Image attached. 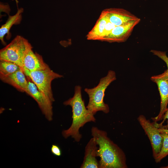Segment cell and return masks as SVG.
Masks as SVG:
<instances>
[{"label": "cell", "mask_w": 168, "mask_h": 168, "mask_svg": "<svg viewBox=\"0 0 168 168\" xmlns=\"http://www.w3.org/2000/svg\"><path fill=\"white\" fill-rule=\"evenodd\" d=\"M160 132L163 138V140L161 150L154 158L156 163L160 162L168 155V134L163 132Z\"/></svg>", "instance_id": "e0dca14e"}, {"label": "cell", "mask_w": 168, "mask_h": 168, "mask_svg": "<svg viewBox=\"0 0 168 168\" xmlns=\"http://www.w3.org/2000/svg\"><path fill=\"white\" fill-rule=\"evenodd\" d=\"M150 52L153 54L157 56L165 62L167 67L166 71L168 72V57L166 54V52L155 50H152Z\"/></svg>", "instance_id": "d6986e66"}, {"label": "cell", "mask_w": 168, "mask_h": 168, "mask_svg": "<svg viewBox=\"0 0 168 168\" xmlns=\"http://www.w3.org/2000/svg\"><path fill=\"white\" fill-rule=\"evenodd\" d=\"M27 94L37 102L39 108L46 118L49 121L53 119L52 102L40 92L36 85L29 80Z\"/></svg>", "instance_id": "ba28073f"}, {"label": "cell", "mask_w": 168, "mask_h": 168, "mask_svg": "<svg viewBox=\"0 0 168 168\" xmlns=\"http://www.w3.org/2000/svg\"><path fill=\"white\" fill-rule=\"evenodd\" d=\"M162 122L160 124L157 122H153L154 125L158 128H161L168 129V108L165 113Z\"/></svg>", "instance_id": "ac0fdd59"}, {"label": "cell", "mask_w": 168, "mask_h": 168, "mask_svg": "<svg viewBox=\"0 0 168 168\" xmlns=\"http://www.w3.org/2000/svg\"><path fill=\"white\" fill-rule=\"evenodd\" d=\"M32 47L28 40L20 35L16 36L0 51V60L10 62L18 65L22 70L23 60Z\"/></svg>", "instance_id": "277c9868"}, {"label": "cell", "mask_w": 168, "mask_h": 168, "mask_svg": "<svg viewBox=\"0 0 168 168\" xmlns=\"http://www.w3.org/2000/svg\"><path fill=\"white\" fill-rule=\"evenodd\" d=\"M137 119L147 136L152 148L153 156L155 158L160 152L162 147L163 138L158 130L150 120L143 115H140Z\"/></svg>", "instance_id": "8992f818"}, {"label": "cell", "mask_w": 168, "mask_h": 168, "mask_svg": "<svg viewBox=\"0 0 168 168\" xmlns=\"http://www.w3.org/2000/svg\"><path fill=\"white\" fill-rule=\"evenodd\" d=\"M116 79L115 72L109 70L106 76L100 79L97 86L93 88L85 89L89 97L86 107L94 115L100 111L105 114L109 112V106L104 101L105 92L108 86Z\"/></svg>", "instance_id": "3957f363"}, {"label": "cell", "mask_w": 168, "mask_h": 168, "mask_svg": "<svg viewBox=\"0 0 168 168\" xmlns=\"http://www.w3.org/2000/svg\"><path fill=\"white\" fill-rule=\"evenodd\" d=\"M23 12V8L18 9L17 12L14 15L9 16L6 22L1 26L0 28V39L2 44H5L4 36L6 34L8 33L12 26L14 24L20 23Z\"/></svg>", "instance_id": "9a60e30c"}, {"label": "cell", "mask_w": 168, "mask_h": 168, "mask_svg": "<svg viewBox=\"0 0 168 168\" xmlns=\"http://www.w3.org/2000/svg\"><path fill=\"white\" fill-rule=\"evenodd\" d=\"M25 74L29 77L39 90L52 102L54 101L51 88V82L55 79L63 77L50 69L48 66L46 68L32 72L24 70Z\"/></svg>", "instance_id": "5b68a950"}, {"label": "cell", "mask_w": 168, "mask_h": 168, "mask_svg": "<svg viewBox=\"0 0 168 168\" xmlns=\"http://www.w3.org/2000/svg\"><path fill=\"white\" fill-rule=\"evenodd\" d=\"M97 146L94 138H92L85 147L83 160L80 168H99V163L96 158L98 157Z\"/></svg>", "instance_id": "7c38bea8"}, {"label": "cell", "mask_w": 168, "mask_h": 168, "mask_svg": "<svg viewBox=\"0 0 168 168\" xmlns=\"http://www.w3.org/2000/svg\"><path fill=\"white\" fill-rule=\"evenodd\" d=\"M63 104L69 105L72 108V122L71 126L62 133L63 137L67 138L69 137L73 138L76 142H79L82 138L79 129L86 124L95 122L94 115L85 106L82 95V87L77 85L75 86L73 96L65 101Z\"/></svg>", "instance_id": "7a4b0ae2"}, {"label": "cell", "mask_w": 168, "mask_h": 168, "mask_svg": "<svg viewBox=\"0 0 168 168\" xmlns=\"http://www.w3.org/2000/svg\"><path fill=\"white\" fill-rule=\"evenodd\" d=\"M151 80L157 86L161 97L160 110L158 115L152 119L154 122L162 119L167 109L168 104V72L166 70L162 73L151 77Z\"/></svg>", "instance_id": "52a82bcc"}, {"label": "cell", "mask_w": 168, "mask_h": 168, "mask_svg": "<svg viewBox=\"0 0 168 168\" xmlns=\"http://www.w3.org/2000/svg\"><path fill=\"white\" fill-rule=\"evenodd\" d=\"M108 20L106 13L103 11L93 28L86 35V39L102 41L104 37L106 25Z\"/></svg>", "instance_id": "5bb4252c"}, {"label": "cell", "mask_w": 168, "mask_h": 168, "mask_svg": "<svg viewBox=\"0 0 168 168\" xmlns=\"http://www.w3.org/2000/svg\"><path fill=\"white\" fill-rule=\"evenodd\" d=\"M91 135L98 146L97 156L100 157L99 168H127L125 154L108 137L107 132L96 127L91 130Z\"/></svg>", "instance_id": "6da1fadb"}, {"label": "cell", "mask_w": 168, "mask_h": 168, "mask_svg": "<svg viewBox=\"0 0 168 168\" xmlns=\"http://www.w3.org/2000/svg\"><path fill=\"white\" fill-rule=\"evenodd\" d=\"M161 168H168V165L167 166H166L161 167Z\"/></svg>", "instance_id": "7402d4cb"}, {"label": "cell", "mask_w": 168, "mask_h": 168, "mask_svg": "<svg viewBox=\"0 0 168 168\" xmlns=\"http://www.w3.org/2000/svg\"><path fill=\"white\" fill-rule=\"evenodd\" d=\"M158 130L160 132H163L168 134V129L159 128H158Z\"/></svg>", "instance_id": "44dd1931"}, {"label": "cell", "mask_w": 168, "mask_h": 168, "mask_svg": "<svg viewBox=\"0 0 168 168\" xmlns=\"http://www.w3.org/2000/svg\"><path fill=\"white\" fill-rule=\"evenodd\" d=\"M23 70L20 68L17 71L6 77H1L4 82L13 86L18 90L27 93L28 82L25 77Z\"/></svg>", "instance_id": "4fadbf2b"}, {"label": "cell", "mask_w": 168, "mask_h": 168, "mask_svg": "<svg viewBox=\"0 0 168 168\" xmlns=\"http://www.w3.org/2000/svg\"><path fill=\"white\" fill-rule=\"evenodd\" d=\"M138 18L122 25L116 26L102 41L110 43L125 41L130 35L133 28L140 22Z\"/></svg>", "instance_id": "9c48e42d"}, {"label": "cell", "mask_w": 168, "mask_h": 168, "mask_svg": "<svg viewBox=\"0 0 168 168\" xmlns=\"http://www.w3.org/2000/svg\"><path fill=\"white\" fill-rule=\"evenodd\" d=\"M20 67L10 62L0 60V77H6L14 73Z\"/></svg>", "instance_id": "2e32d148"}, {"label": "cell", "mask_w": 168, "mask_h": 168, "mask_svg": "<svg viewBox=\"0 0 168 168\" xmlns=\"http://www.w3.org/2000/svg\"><path fill=\"white\" fill-rule=\"evenodd\" d=\"M51 152L53 154L56 156H60L62 155V151L60 147L56 144L52 145Z\"/></svg>", "instance_id": "ffe728a7"}, {"label": "cell", "mask_w": 168, "mask_h": 168, "mask_svg": "<svg viewBox=\"0 0 168 168\" xmlns=\"http://www.w3.org/2000/svg\"><path fill=\"white\" fill-rule=\"evenodd\" d=\"M109 21L115 26H119L138 18L128 11L121 8H110L103 10Z\"/></svg>", "instance_id": "30bf717a"}, {"label": "cell", "mask_w": 168, "mask_h": 168, "mask_svg": "<svg viewBox=\"0 0 168 168\" xmlns=\"http://www.w3.org/2000/svg\"><path fill=\"white\" fill-rule=\"evenodd\" d=\"M23 70L26 69L29 71L44 69L48 65L44 62L42 56L35 53L32 48L29 49L25 55L22 62Z\"/></svg>", "instance_id": "8fae6325"}]
</instances>
